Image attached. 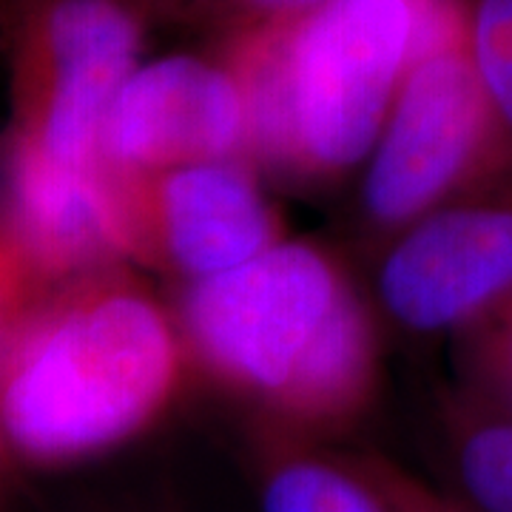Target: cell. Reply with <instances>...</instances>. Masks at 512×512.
<instances>
[{"mask_svg": "<svg viewBox=\"0 0 512 512\" xmlns=\"http://www.w3.org/2000/svg\"><path fill=\"white\" fill-rule=\"evenodd\" d=\"M478 77L512 137V0H461Z\"/></svg>", "mask_w": 512, "mask_h": 512, "instance_id": "cell-12", "label": "cell"}, {"mask_svg": "<svg viewBox=\"0 0 512 512\" xmlns=\"http://www.w3.org/2000/svg\"><path fill=\"white\" fill-rule=\"evenodd\" d=\"M174 311L128 265L52 285L0 345V436L9 456L74 467L140 439L185 384Z\"/></svg>", "mask_w": 512, "mask_h": 512, "instance_id": "cell-2", "label": "cell"}, {"mask_svg": "<svg viewBox=\"0 0 512 512\" xmlns=\"http://www.w3.org/2000/svg\"><path fill=\"white\" fill-rule=\"evenodd\" d=\"M436 436L453 487L470 512H512V407L467 387L444 390Z\"/></svg>", "mask_w": 512, "mask_h": 512, "instance_id": "cell-11", "label": "cell"}, {"mask_svg": "<svg viewBox=\"0 0 512 512\" xmlns=\"http://www.w3.org/2000/svg\"><path fill=\"white\" fill-rule=\"evenodd\" d=\"M248 458L259 512H390L350 453L254 424Z\"/></svg>", "mask_w": 512, "mask_h": 512, "instance_id": "cell-10", "label": "cell"}, {"mask_svg": "<svg viewBox=\"0 0 512 512\" xmlns=\"http://www.w3.org/2000/svg\"><path fill=\"white\" fill-rule=\"evenodd\" d=\"M40 293L43 288L37 285L35 274L23 262L12 239L0 231V345Z\"/></svg>", "mask_w": 512, "mask_h": 512, "instance_id": "cell-16", "label": "cell"}, {"mask_svg": "<svg viewBox=\"0 0 512 512\" xmlns=\"http://www.w3.org/2000/svg\"><path fill=\"white\" fill-rule=\"evenodd\" d=\"M325 3L330 0H211L200 23L214 26L220 37H228L237 32H248V29H259V26L302 18Z\"/></svg>", "mask_w": 512, "mask_h": 512, "instance_id": "cell-15", "label": "cell"}, {"mask_svg": "<svg viewBox=\"0 0 512 512\" xmlns=\"http://www.w3.org/2000/svg\"><path fill=\"white\" fill-rule=\"evenodd\" d=\"M0 3H3V0H0Z\"/></svg>", "mask_w": 512, "mask_h": 512, "instance_id": "cell-21", "label": "cell"}, {"mask_svg": "<svg viewBox=\"0 0 512 512\" xmlns=\"http://www.w3.org/2000/svg\"><path fill=\"white\" fill-rule=\"evenodd\" d=\"M174 319L188 362L248 404L254 424L325 444L376 404L379 316L322 242L285 237L228 274L180 285Z\"/></svg>", "mask_w": 512, "mask_h": 512, "instance_id": "cell-1", "label": "cell"}, {"mask_svg": "<svg viewBox=\"0 0 512 512\" xmlns=\"http://www.w3.org/2000/svg\"><path fill=\"white\" fill-rule=\"evenodd\" d=\"M245 100L220 57L168 55L140 63L111 103L100 165L146 174L208 160H245Z\"/></svg>", "mask_w": 512, "mask_h": 512, "instance_id": "cell-8", "label": "cell"}, {"mask_svg": "<svg viewBox=\"0 0 512 512\" xmlns=\"http://www.w3.org/2000/svg\"><path fill=\"white\" fill-rule=\"evenodd\" d=\"M6 461H9V450H6L3 436H0V481H3V467H6Z\"/></svg>", "mask_w": 512, "mask_h": 512, "instance_id": "cell-19", "label": "cell"}, {"mask_svg": "<svg viewBox=\"0 0 512 512\" xmlns=\"http://www.w3.org/2000/svg\"><path fill=\"white\" fill-rule=\"evenodd\" d=\"M0 231L46 291L120 256L111 177L97 163L86 171L43 163L0 143Z\"/></svg>", "mask_w": 512, "mask_h": 512, "instance_id": "cell-9", "label": "cell"}, {"mask_svg": "<svg viewBox=\"0 0 512 512\" xmlns=\"http://www.w3.org/2000/svg\"><path fill=\"white\" fill-rule=\"evenodd\" d=\"M146 20L128 0H3L12 120L3 143L86 171L120 86L140 66Z\"/></svg>", "mask_w": 512, "mask_h": 512, "instance_id": "cell-5", "label": "cell"}, {"mask_svg": "<svg viewBox=\"0 0 512 512\" xmlns=\"http://www.w3.org/2000/svg\"><path fill=\"white\" fill-rule=\"evenodd\" d=\"M467 390L512 407V291L456 339Z\"/></svg>", "mask_w": 512, "mask_h": 512, "instance_id": "cell-13", "label": "cell"}, {"mask_svg": "<svg viewBox=\"0 0 512 512\" xmlns=\"http://www.w3.org/2000/svg\"><path fill=\"white\" fill-rule=\"evenodd\" d=\"M109 177L123 262L177 288L228 274L285 239L282 214L248 160Z\"/></svg>", "mask_w": 512, "mask_h": 512, "instance_id": "cell-6", "label": "cell"}, {"mask_svg": "<svg viewBox=\"0 0 512 512\" xmlns=\"http://www.w3.org/2000/svg\"><path fill=\"white\" fill-rule=\"evenodd\" d=\"M86 512H183V507L165 493H128L117 498H100Z\"/></svg>", "mask_w": 512, "mask_h": 512, "instance_id": "cell-17", "label": "cell"}, {"mask_svg": "<svg viewBox=\"0 0 512 512\" xmlns=\"http://www.w3.org/2000/svg\"><path fill=\"white\" fill-rule=\"evenodd\" d=\"M433 0H330L302 18L220 37L245 100V160L293 188L362 168L419 52Z\"/></svg>", "mask_w": 512, "mask_h": 512, "instance_id": "cell-3", "label": "cell"}, {"mask_svg": "<svg viewBox=\"0 0 512 512\" xmlns=\"http://www.w3.org/2000/svg\"><path fill=\"white\" fill-rule=\"evenodd\" d=\"M140 18H168V20H202L211 0H128Z\"/></svg>", "mask_w": 512, "mask_h": 512, "instance_id": "cell-18", "label": "cell"}, {"mask_svg": "<svg viewBox=\"0 0 512 512\" xmlns=\"http://www.w3.org/2000/svg\"><path fill=\"white\" fill-rule=\"evenodd\" d=\"M370 256L379 319L458 339L512 291V180L424 214Z\"/></svg>", "mask_w": 512, "mask_h": 512, "instance_id": "cell-7", "label": "cell"}, {"mask_svg": "<svg viewBox=\"0 0 512 512\" xmlns=\"http://www.w3.org/2000/svg\"><path fill=\"white\" fill-rule=\"evenodd\" d=\"M350 458L359 467V473L367 478V484L382 495L390 512H470L456 495L424 481L396 458L376 453V450L350 453Z\"/></svg>", "mask_w": 512, "mask_h": 512, "instance_id": "cell-14", "label": "cell"}, {"mask_svg": "<svg viewBox=\"0 0 512 512\" xmlns=\"http://www.w3.org/2000/svg\"><path fill=\"white\" fill-rule=\"evenodd\" d=\"M0 512H18L15 507H12V501L6 498V493L0 490Z\"/></svg>", "mask_w": 512, "mask_h": 512, "instance_id": "cell-20", "label": "cell"}, {"mask_svg": "<svg viewBox=\"0 0 512 512\" xmlns=\"http://www.w3.org/2000/svg\"><path fill=\"white\" fill-rule=\"evenodd\" d=\"M504 180H512V137L478 77L461 0H433L419 52L362 165V245L373 254L424 214Z\"/></svg>", "mask_w": 512, "mask_h": 512, "instance_id": "cell-4", "label": "cell"}]
</instances>
